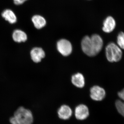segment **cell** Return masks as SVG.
Returning <instances> with one entry per match:
<instances>
[{"instance_id":"cell-8","label":"cell","mask_w":124,"mask_h":124,"mask_svg":"<svg viewBox=\"0 0 124 124\" xmlns=\"http://www.w3.org/2000/svg\"><path fill=\"white\" fill-rule=\"evenodd\" d=\"M116 25V23L115 19L112 16H108L103 22V31L106 33H110L115 29Z\"/></svg>"},{"instance_id":"cell-14","label":"cell","mask_w":124,"mask_h":124,"mask_svg":"<svg viewBox=\"0 0 124 124\" xmlns=\"http://www.w3.org/2000/svg\"><path fill=\"white\" fill-rule=\"evenodd\" d=\"M90 37L94 44L95 51L98 54L101 51L103 46L102 39L99 35L96 34L93 35Z\"/></svg>"},{"instance_id":"cell-6","label":"cell","mask_w":124,"mask_h":124,"mask_svg":"<svg viewBox=\"0 0 124 124\" xmlns=\"http://www.w3.org/2000/svg\"><path fill=\"white\" fill-rule=\"evenodd\" d=\"M30 55L32 61L36 63H38L45 58L46 54L45 51L42 48L35 47L31 50Z\"/></svg>"},{"instance_id":"cell-7","label":"cell","mask_w":124,"mask_h":124,"mask_svg":"<svg viewBox=\"0 0 124 124\" xmlns=\"http://www.w3.org/2000/svg\"><path fill=\"white\" fill-rule=\"evenodd\" d=\"M89 112L88 108L86 105L80 104L76 107L75 115L76 118L79 120H84L89 116Z\"/></svg>"},{"instance_id":"cell-2","label":"cell","mask_w":124,"mask_h":124,"mask_svg":"<svg viewBox=\"0 0 124 124\" xmlns=\"http://www.w3.org/2000/svg\"><path fill=\"white\" fill-rule=\"evenodd\" d=\"M107 59L109 62H119L122 57V51L120 48L113 42L109 43L106 48Z\"/></svg>"},{"instance_id":"cell-1","label":"cell","mask_w":124,"mask_h":124,"mask_svg":"<svg viewBox=\"0 0 124 124\" xmlns=\"http://www.w3.org/2000/svg\"><path fill=\"white\" fill-rule=\"evenodd\" d=\"M9 121L11 124H33L34 118L31 110L20 106L16 109Z\"/></svg>"},{"instance_id":"cell-13","label":"cell","mask_w":124,"mask_h":124,"mask_svg":"<svg viewBox=\"0 0 124 124\" xmlns=\"http://www.w3.org/2000/svg\"><path fill=\"white\" fill-rule=\"evenodd\" d=\"M71 82L72 84L77 87L83 88L85 85L84 77L81 73H76L72 77Z\"/></svg>"},{"instance_id":"cell-16","label":"cell","mask_w":124,"mask_h":124,"mask_svg":"<svg viewBox=\"0 0 124 124\" xmlns=\"http://www.w3.org/2000/svg\"><path fill=\"white\" fill-rule=\"evenodd\" d=\"M117 42L119 47L124 49V33L121 32L117 37Z\"/></svg>"},{"instance_id":"cell-18","label":"cell","mask_w":124,"mask_h":124,"mask_svg":"<svg viewBox=\"0 0 124 124\" xmlns=\"http://www.w3.org/2000/svg\"><path fill=\"white\" fill-rule=\"evenodd\" d=\"M118 95L120 98L122 99L124 102V89L122 90L120 92H119Z\"/></svg>"},{"instance_id":"cell-9","label":"cell","mask_w":124,"mask_h":124,"mask_svg":"<svg viewBox=\"0 0 124 124\" xmlns=\"http://www.w3.org/2000/svg\"><path fill=\"white\" fill-rule=\"evenodd\" d=\"M72 112L70 108L66 105H63L60 107L58 111L59 117L62 119H69L72 115Z\"/></svg>"},{"instance_id":"cell-4","label":"cell","mask_w":124,"mask_h":124,"mask_svg":"<svg viewBox=\"0 0 124 124\" xmlns=\"http://www.w3.org/2000/svg\"><path fill=\"white\" fill-rule=\"evenodd\" d=\"M57 48L59 52L64 56L70 55L72 52L71 44L66 39H62L59 40L57 42Z\"/></svg>"},{"instance_id":"cell-5","label":"cell","mask_w":124,"mask_h":124,"mask_svg":"<svg viewBox=\"0 0 124 124\" xmlns=\"http://www.w3.org/2000/svg\"><path fill=\"white\" fill-rule=\"evenodd\" d=\"M90 97L94 101H101L106 96V91L104 89L98 85L92 87L90 89Z\"/></svg>"},{"instance_id":"cell-17","label":"cell","mask_w":124,"mask_h":124,"mask_svg":"<svg viewBox=\"0 0 124 124\" xmlns=\"http://www.w3.org/2000/svg\"><path fill=\"white\" fill-rule=\"evenodd\" d=\"M15 4L16 5H19L23 4L27 0H13Z\"/></svg>"},{"instance_id":"cell-11","label":"cell","mask_w":124,"mask_h":124,"mask_svg":"<svg viewBox=\"0 0 124 124\" xmlns=\"http://www.w3.org/2000/svg\"><path fill=\"white\" fill-rule=\"evenodd\" d=\"M1 16L5 20L8 21L10 24H14L17 22L16 15L13 11L10 9H6L2 11Z\"/></svg>"},{"instance_id":"cell-12","label":"cell","mask_w":124,"mask_h":124,"mask_svg":"<svg viewBox=\"0 0 124 124\" xmlns=\"http://www.w3.org/2000/svg\"><path fill=\"white\" fill-rule=\"evenodd\" d=\"M34 26L36 29H40L45 27L46 23V20L44 17L40 15L33 16L31 18Z\"/></svg>"},{"instance_id":"cell-15","label":"cell","mask_w":124,"mask_h":124,"mask_svg":"<svg viewBox=\"0 0 124 124\" xmlns=\"http://www.w3.org/2000/svg\"><path fill=\"white\" fill-rule=\"evenodd\" d=\"M116 106L119 113L124 117V102L117 100L116 102Z\"/></svg>"},{"instance_id":"cell-10","label":"cell","mask_w":124,"mask_h":124,"mask_svg":"<svg viewBox=\"0 0 124 124\" xmlns=\"http://www.w3.org/2000/svg\"><path fill=\"white\" fill-rule=\"evenodd\" d=\"M12 38L15 42L21 43L26 42L28 39L27 35L24 31L20 30H15L12 34Z\"/></svg>"},{"instance_id":"cell-3","label":"cell","mask_w":124,"mask_h":124,"mask_svg":"<svg viewBox=\"0 0 124 124\" xmlns=\"http://www.w3.org/2000/svg\"><path fill=\"white\" fill-rule=\"evenodd\" d=\"M81 46L82 51L86 55L93 57L97 55L94 45L90 37L86 36L83 38L81 41Z\"/></svg>"}]
</instances>
